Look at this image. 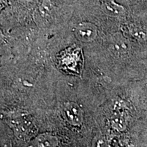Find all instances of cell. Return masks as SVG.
Instances as JSON below:
<instances>
[{"instance_id":"8992f818","label":"cell","mask_w":147,"mask_h":147,"mask_svg":"<svg viewBox=\"0 0 147 147\" xmlns=\"http://www.w3.org/2000/svg\"><path fill=\"white\" fill-rule=\"evenodd\" d=\"M142 30H141L140 28H133L131 30V34H132L134 38L138 40H144L146 38V35Z\"/></svg>"},{"instance_id":"3957f363","label":"cell","mask_w":147,"mask_h":147,"mask_svg":"<svg viewBox=\"0 0 147 147\" xmlns=\"http://www.w3.org/2000/svg\"><path fill=\"white\" fill-rule=\"evenodd\" d=\"M76 35L80 41L84 42H91L96 38L97 28L91 23H80L76 29Z\"/></svg>"},{"instance_id":"7a4b0ae2","label":"cell","mask_w":147,"mask_h":147,"mask_svg":"<svg viewBox=\"0 0 147 147\" xmlns=\"http://www.w3.org/2000/svg\"><path fill=\"white\" fill-rule=\"evenodd\" d=\"M110 50L117 57H123L130 50L129 42L122 35L117 34L112 38L110 42Z\"/></svg>"},{"instance_id":"277c9868","label":"cell","mask_w":147,"mask_h":147,"mask_svg":"<svg viewBox=\"0 0 147 147\" xmlns=\"http://www.w3.org/2000/svg\"><path fill=\"white\" fill-rule=\"evenodd\" d=\"M64 114L69 123L74 125H78L82 121V112L76 104L71 103L65 105Z\"/></svg>"},{"instance_id":"6da1fadb","label":"cell","mask_w":147,"mask_h":147,"mask_svg":"<svg viewBox=\"0 0 147 147\" xmlns=\"http://www.w3.org/2000/svg\"><path fill=\"white\" fill-rule=\"evenodd\" d=\"M59 64L63 70L75 74L80 73L82 65V52L79 48H69L58 57Z\"/></svg>"},{"instance_id":"5b68a950","label":"cell","mask_w":147,"mask_h":147,"mask_svg":"<svg viewBox=\"0 0 147 147\" xmlns=\"http://www.w3.org/2000/svg\"><path fill=\"white\" fill-rule=\"evenodd\" d=\"M93 147H108L107 141L103 136H97L93 140Z\"/></svg>"}]
</instances>
